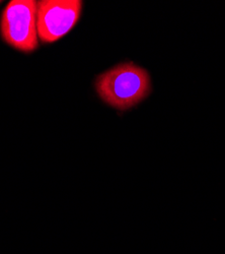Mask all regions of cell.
Returning a JSON list of instances; mask_svg holds the SVG:
<instances>
[{
    "label": "cell",
    "mask_w": 225,
    "mask_h": 254,
    "mask_svg": "<svg viewBox=\"0 0 225 254\" xmlns=\"http://www.w3.org/2000/svg\"><path fill=\"white\" fill-rule=\"evenodd\" d=\"M83 9L79 0H42L38 2L37 30L43 43L65 36L78 22Z\"/></svg>",
    "instance_id": "3957f363"
},
{
    "label": "cell",
    "mask_w": 225,
    "mask_h": 254,
    "mask_svg": "<svg viewBox=\"0 0 225 254\" xmlns=\"http://www.w3.org/2000/svg\"><path fill=\"white\" fill-rule=\"evenodd\" d=\"M38 2L34 0H12L5 7L0 29L6 43L30 53L39 45L37 30Z\"/></svg>",
    "instance_id": "7a4b0ae2"
},
{
    "label": "cell",
    "mask_w": 225,
    "mask_h": 254,
    "mask_svg": "<svg viewBox=\"0 0 225 254\" xmlns=\"http://www.w3.org/2000/svg\"><path fill=\"white\" fill-rule=\"evenodd\" d=\"M95 89L108 105L118 110H127L144 100L151 91L148 72L132 62L119 64L100 74Z\"/></svg>",
    "instance_id": "6da1fadb"
}]
</instances>
